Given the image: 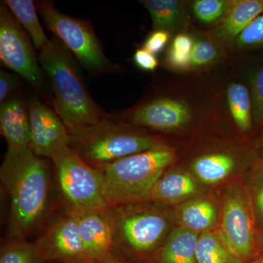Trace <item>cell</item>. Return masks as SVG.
Returning a JSON list of instances; mask_svg holds the SVG:
<instances>
[{"label":"cell","mask_w":263,"mask_h":263,"mask_svg":"<svg viewBox=\"0 0 263 263\" xmlns=\"http://www.w3.org/2000/svg\"><path fill=\"white\" fill-rule=\"evenodd\" d=\"M222 117L217 89L202 79L171 84L160 94L121 114L120 121L142 130L179 135Z\"/></svg>","instance_id":"cell-1"},{"label":"cell","mask_w":263,"mask_h":263,"mask_svg":"<svg viewBox=\"0 0 263 263\" xmlns=\"http://www.w3.org/2000/svg\"><path fill=\"white\" fill-rule=\"evenodd\" d=\"M0 180L10 197L8 234L23 238L40 221L47 210L49 172L43 157L30 148L5 154Z\"/></svg>","instance_id":"cell-2"},{"label":"cell","mask_w":263,"mask_h":263,"mask_svg":"<svg viewBox=\"0 0 263 263\" xmlns=\"http://www.w3.org/2000/svg\"><path fill=\"white\" fill-rule=\"evenodd\" d=\"M40 65L54 98L56 113L67 129L91 127L108 119L89 94L70 51L53 37L39 51Z\"/></svg>","instance_id":"cell-3"},{"label":"cell","mask_w":263,"mask_h":263,"mask_svg":"<svg viewBox=\"0 0 263 263\" xmlns=\"http://www.w3.org/2000/svg\"><path fill=\"white\" fill-rule=\"evenodd\" d=\"M176 160L168 144L95 166L103 179L108 207L146 200L152 186Z\"/></svg>","instance_id":"cell-4"},{"label":"cell","mask_w":263,"mask_h":263,"mask_svg":"<svg viewBox=\"0 0 263 263\" xmlns=\"http://www.w3.org/2000/svg\"><path fill=\"white\" fill-rule=\"evenodd\" d=\"M67 130L69 147L93 167L167 144L160 136L110 118L91 127Z\"/></svg>","instance_id":"cell-5"},{"label":"cell","mask_w":263,"mask_h":263,"mask_svg":"<svg viewBox=\"0 0 263 263\" xmlns=\"http://www.w3.org/2000/svg\"><path fill=\"white\" fill-rule=\"evenodd\" d=\"M143 202H127L105 210L113 229L114 247L145 254L162 243L169 228L168 215L160 205Z\"/></svg>","instance_id":"cell-6"},{"label":"cell","mask_w":263,"mask_h":263,"mask_svg":"<svg viewBox=\"0 0 263 263\" xmlns=\"http://www.w3.org/2000/svg\"><path fill=\"white\" fill-rule=\"evenodd\" d=\"M219 230L242 262L255 259L260 251L257 218L248 190L239 182L230 184L223 194Z\"/></svg>","instance_id":"cell-7"},{"label":"cell","mask_w":263,"mask_h":263,"mask_svg":"<svg viewBox=\"0 0 263 263\" xmlns=\"http://www.w3.org/2000/svg\"><path fill=\"white\" fill-rule=\"evenodd\" d=\"M35 5L48 29L73 53L85 68L102 72L111 67L89 22L64 14L50 1L36 2Z\"/></svg>","instance_id":"cell-8"},{"label":"cell","mask_w":263,"mask_h":263,"mask_svg":"<svg viewBox=\"0 0 263 263\" xmlns=\"http://www.w3.org/2000/svg\"><path fill=\"white\" fill-rule=\"evenodd\" d=\"M61 191L73 210L103 212L108 208L101 174L70 147L53 159Z\"/></svg>","instance_id":"cell-9"},{"label":"cell","mask_w":263,"mask_h":263,"mask_svg":"<svg viewBox=\"0 0 263 263\" xmlns=\"http://www.w3.org/2000/svg\"><path fill=\"white\" fill-rule=\"evenodd\" d=\"M31 39L3 2L0 4V59L38 91L46 88L43 69Z\"/></svg>","instance_id":"cell-10"},{"label":"cell","mask_w":263,"mask_h":263,"mask_svg":"<svg viewBox=\"0 0 263 263\" xmlns=\"http://www.w3.org/2000/svg\"><path fill=\"white\" fill-rule=\"evenodd\" d=\"M34 245L43 259L61 263H93L85 249L72 210L55 221Z\"/></svg>","instance_id":"cell-11"},{"label":"cell","mask_w":263,"mask_h":263,"mask_svg":"<svg viewBox=\"0 0 263 263\" xmlns=\"http://www.w3.org/2000/svg\"><path fill=\"white\" fill-rule=\"evenodd\" d=\"M31 126L29 148L36 155L53 160L69 148L68 130L60 117L37 99L28 104Z\"/></svg>","instance_id":"cell-12"},{"label":"cell","mask_w":263,"mask_h":263,"mask_svg":"<svg viewBox=\"0 0 263 263\" xmlns=\"http://www.w3.org/2000/svg\"><path fill=\"white\" fill-rule=\"evenodd\" d=\"M257 152L243 153L233 147L212 148L195 155L190 161V167L200 182L214 184L228 178L247 158L259 157Z\"/></svg>","instance_id":"cell-13"},{"label":"cell","mask_w":263,"mask_h":263,"mask_svg":"<svg viewBox=\"0 0 263 263\" xmlns=\"http://www.w3.org/2000/svg\"><path fill=\"white\" fill-rule=\"evenodd\" d=\"M71 210L75 214L81 239L92 262L101 260L111 253V249L114 247L113 229L105 211Z\"/></svg>","instance_id":"cell-14"},{"label":"cell","mask_w":263,"mask_h":263,"mask_svg":"<svg viewBox=\"0 0 263 263\" xmlns=\"http://www.w3.org/2000/svg\"><path fill=\"white\" fill-rule=\"evenodd\" d=\"M262 13L263 0H229L226 13L210 32L229 51L235 39Z\"/></svg>","instance_id":"cell-15"},{"label":"cell","mask_w":263,"mask_h":263,"mask_svg":"<svg viewBox=\"0 0 263 263\" xmlns=\"http://www.w3.org/2000/svg\"><path fill=\"white\" fill-rule=\"evenodd\" d=\"M217 91L223 117L229 119L240 134L250 135L254 127L253 108L247 80L233 78L221 93Z\"/></svg>","instance_id":"cell-16"},{"label":"cell","mask_w":263,"mask_h":263,"mask_svg":"<svg viewBox=\"0 0 263 263\" xmlns=\"http://www.w3.org/2000/svg\"><path fill=\"white\" fill-rule=\"evenodd\" d=\"M199 180L186 171L167 169L156 181L146 200L160 205H178L202 191Z\"/></svg>","instance_id":"cell-17"},{"label":"cell","mask_w":263,"mask_h":263,"mask_svg":"<svg viewBox=\"0 0 263 263\" xmlns=\"http://www.w3.org/2000/svg\"><path fill=\"white\" fill-rule=\"evenodd\" d=\"M0 132L8 151L22 152L29 148L31 126L28 108L20 98L10 97L0 108Z\"/></svg>","instance_id":"cell-18"},{"label":"cell","mask_w":263,"mask_h":263,"mask_svg":"<svg viewBox=\"0 0 263 263\" xmlns=\"http://www.w3.org/2000/svg\"><path fill=\"white\" fill-rule=\"evenodd\" d=\"M174 218L179 227L198 234L216 229L219 223L215 202L202 196L193 197L176 205Z\"/></svg>","instance_id":"cell-19"},{"label":"cell","mask_w":263,"mask_h":263,"mask_svg":"<svg viewBox=\"0 0 263 263\" xmlns=\"http://www.w3.org/2000/svg\"><path fill=\"white\" fill-rule=\"evenodd\" d=\"M148 10L153 30H163L171 34L186 32L190 27V15L185 2L179 0H142Z\"/></svg>","instance_id":"cell-20"},{"label":"cell","mask_w":263,"mask_h":263,"mask_svg":"<svg viewBox=\"0 0 263 263\" xmlns=\"http://www.w3.org/2000/svg\"><path fill=\"white\" fill-rule=\"evenodd\" d=\"M198 233L177 227L167 235L160 253V263H198Z\"/></svg>","instance_id":"cell-21"},{"label":"cell","mask_w":263,"mask_h":263,"mask_svg":"<svg viewBox=\"0 0 263 263\" xmlns=\"http://www.w3.org/2000/svg\"><path fill=\"white\" fill-rule=\"evenodd\" d=\"M191 72H201L212 68L226 60L228 50L215 39L210 32H193Z\"/></svg>","instance_id":"cell-22"},{"label":"cell","mask_w":263,"mask_h":263,"mask_svg":"<svg viewBox=\"0 0 263 263\" xmlns=\"http://www.w3.org/2000/svg\"><path fill=\"white\" fill-rule=\"evenodd\" d=\"M196 257L198 263H243L230 249L219 229L199 235Z\"/></svg>","instance_id":"cell-23"},{"label":"cell","mask_w":263,"mask_h":263,"mask_svg":"<svg viewBox=\"0 0 263 263\" xmlns=\"http://www.w3.org/2000/svg\"><path fill=\"white\" fill-rule=\"evenodd\" d=\"M3 3L28 34L34 48L41 51L48 44L50 39L40 23L35 3L31 0H6Z\"/></svg>","instance_id":"cell-24"},{"label":"cell","mask_w":263,"mask_h":263,"mask_svg":"<svg viewBox=\"0 0 263 263\" xmlns=\"http://www.w3.org/2000/svg\"><path fill=\"white\" fill-rule=\"evenodd\" d=\"M253 108L254 127H263V62L249 72L247 79Z\"/></svg>","instance_id":"cell-25"},{"label":"cell","mask_w":263,"mask_h":263,"mask_svg":"<svg viewBox=\"0 0 263 263\" xmlns=\"http://www.w3.org/2000/svg\"><path fill=\"white\" fill-rule=\"evenodd\" d=\"M228 3L229 0H195L190 5L199 22L214 26L226 13Z\"/></svg>","instance_id":"cell-26"},{"label":"cell","mask_w":263,"mask_h":263,"mask_svg":"<svg viewBox=\"0 0 263 263\" xmlns=\"http://www.w3.org/2000/svg\"><path fill=\"white\" fill-rule=\"evenodd\" d=\"M263 48V13L235 39L230 50L243 52Z\"/></svg>","instance_id":"cell-27"},{"label":"cell","mask_w":263,"mask_h":263,"mask_svg":"<svg viewBox=\"0 0 263 263\" xmlns=\"http://www.w3.org/2000/svg\"><path fill=\"white\" fill-rule=\"evenodd\" d=\"M248 190L253 204L256 218L263 221V158L259 157L251 164Z\"/></svg>","instance_id":"cell-28"},{"label":"cell","mask_w":263,"mask_h":263,"mask_svg":"<svg viewBox=\"0 0 263 263\" xmlns=\"http://www.w3.org/2000/svg\"><path fill=\"white\" fill-rule=\"evenodd\" d=\"M44 260L35 245L15 243L2 250L0 263H42Z\"/></svg>","instance_id":"cell-29"},{"label":"cell","mask_w":263,"mask_h":263,"mask_svg":"<svg viewBox=\"0 0 263 263\" xmlns=\"http://www.w3.org/2000/svg\"><path fill=\"white\" fill-rule=\"evenodd\" d=\"M172 34L163 30H153L148 34L143 43V48L156 55L163 51L168 44Z\"/></svg>","instance_id":"cell-30"},{"label":"cell","mask_w":263,"mask_h":263,"mask_svg":"<svg viewBox=\"0 0 263 263\" xmlns=\"http://www.w3.org/2000/svg\"><path fill=\"white\" fill-rule=\"evenodd\" d=\"M18 77L7 71H0V104L3 105L18 86Z\"/></svg>","instance_id":"cell-31"},{"label":"cell","mask_w":263,"mask_h":263,"mask_svg":"<svg viewBox=\"0 0 263 263\" xmlns=\"http://www.w3.org/2000/svg\"><path fill=\"white\" fill-rule=\"evenodd\" d=\"M133 61L138 68L147 72H154L159 65V61L155 55L143 48L137 49L133 57Z\"/></svg>","instance_id":"cell-32"},{"label":"cell","mask_w":263,"mask_h":263,"mask_svg":"<svg viewBox=\"0 0 263 263\" xmlns=\"http://www.w3.org/2000/svg\"><path fill=\"white\" fill-rule=\"evenodd\" d=\"M94 263H127L124 262V261L122 260L118 257H115L114 254L110 253L109 255L107 256L105 258L101 259V260H99L98 262H95Z\"/></svg>","instance_id":"cell-33"},{"label":"cell","mask_w":263,"mask_h":263,"mask_svg":"<svg viewBox=\"0 0 263 263\" xmlns=\"http://www.w3.org/2000/svg\"><path fill=\"white\" fill-rule=\"evenodd\" d=\"M256 148L258 150L259 157L263 158V130L261 133L260 136L259 137L258 141L256 144Z\"/></svg>","instance_id":"cell-34"},{"label":"cell","mask_w":263,"mask_h":263,"mask_svg":"<svg viewBox=\"0 0 263 263\" xmlns=\"http://www.w3.org/2000/svg\"><path fill=\"white\" fill-rule=\"evenodd\" d=\"M259 249H260V251H262V252H263V231L262 232V233H259Z\"/></svg>","instance_id":"cell-35"},{"label":"cell","mask_w":263,"mask_h":263,"mask_svg":"<svg viewBox=\"0 0 263 263\" xmlns=\"http://www.w3.org/2000/svg\"><path fill=\"white\" fill-rule=\"evenodd\" d=\"M248 263H263V257H258L252 260V262Z\"/></svg>","instance_id":"cell-36"}]
</instances>
